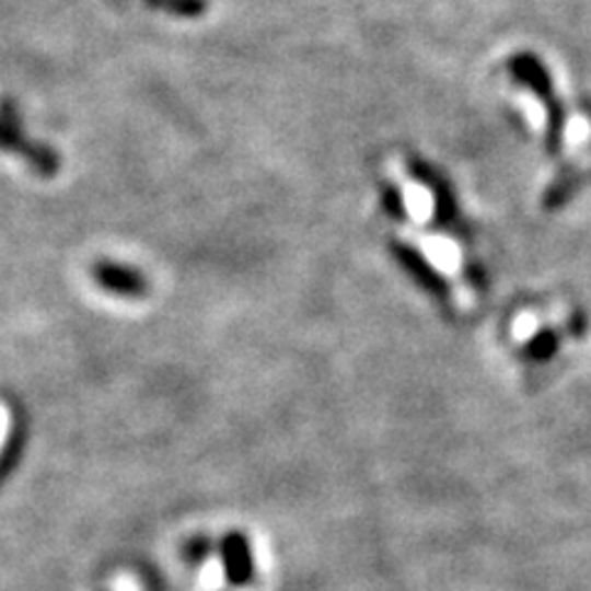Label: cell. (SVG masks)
Masks as SVG:
<instances>
[{
	"instance_id": "5b68a950",
	"label": "cell",
	"mask_w": 591,
	"mask_h": 591,
	"mask_svg": "<svg viewBox=\"0 0 591 591\" xmlns=\"http://www.w3.org/2000/svg\"><path fill=\"white\" fill-rule=\"evenodd\" d=\"M146 3L175 18H197L205 15L207 8H210L207 0H146Z\"/></svg>"
},
{
	"instance_id": "7a4b0ae2",
	"label": "cell",
	"mask_w": 591,
	"mask_h": 591,
	"mask_svg": "<svg viewBox=\"0 0 591 591\" xmlns=\"http://www.w3.org/2000/svg\"><path fill=\"white\" fill-rule=\"evenodd\" d=\"M510 72L518 77V82L528 84L532 92L542 96V104H545L549 112V148L557 151L561 146V108L555 102V89L549 84L545 67L540 65L535 55H515L510 59Z\"/></svg>"
},
{
	"instance_id": "6da1fadb",
	"label": "cell",
	"mask_w": 591,
	"mask_h": 591,
	"mask_svg": "<svg viewBox=\"0 0 591 591\" xmlns=\"http://www.w3.org/2000/svg\"><path fill=\"white\" fill-rule=\"evenodd\" d=\"M0 151L20 155L35 173L45 177L57 175L59 167H62V158H59L53 146L33 141L25 134L18 106L10 99L0 102Z\"/></svg>"
},
{
	"instance_id": "277c9868",
	"label": "cell",
	"mask_w": 591,
	"mask_h": 591,
	"mask_svg": "<svg viewBox=\"0 0 591 591\" xmlns=\"http://www.w3.org/2000/svg\"><path fill=\"white\" fill-rule=\"evenodd\" d=\"M222 559H224V571L230 584L242 587L254 575V561H252V549L250 542L242 535V532H230L222 540Z\"/></svg>"
},
{
	"instance_id": "3957f363",
	"label": "cell",
	"mask_w": 591,
	"mask_h": 591,
	"mask_svg": "<svg viewBox=\"0 0 591 591\" xmlns=\"http://www.w3.org/2000/svg\"><path fill=\"white\" fill-rule=\"evenodd\" d=\"M89 274H92V281L99 289L121 296V299H146L151 291V283H148L143 271L118 262H96Z\"/></svg>"
}]
</instances>
